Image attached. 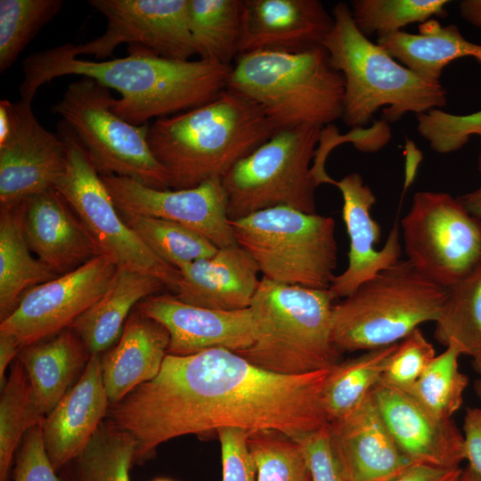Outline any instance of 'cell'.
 I'll list each match as a JSON object with an SVG mask.
<instances>
[{
    "instance_id": "34",
    "label": "cell",
    "mask_w": 481,
    "mask_h": 481,
    "mask_svg": "<svg viewBox=\"0 0 481 481\" xmlns=\"http://www.w3.org/2000/svg\"><path fill=\"white\" fill-rule=\"evenodd\" d=\"M1 390L0 481H8L12 458L21 438L45 416L35 400L27 372L18 359Z\"/></svg>"
},
{
    "instance_id": "21",
    "label": "cell",
    "mask_w": 481,
    "mask_h": 481,
    "mask_svg": "<svg viewBox=\"0 0 481 481\" xmlns=\"http://www.w3.org/2000/svg\"><path fill=\"white\" fill-rule=\"evenodd\" d=\"M343 199L342 217L349 237L348 265L335 275L329 290L336 298H345L361 284L400 260L402 246L397 224L390 230L385 245L376 249L380 239L379 224L371 216L376 197L356 172L336 181Z\"/></svg>"
},
{
    "instance_id": "37",
    "label": "cell",
    "mask_w": 481,
    "mask_h": 481,
    "mask_svg": "<svg viewBox=\"0 0 481 481\" xmlns=\"http://www.w3.org/2000/svg\"><path fill=\"white\" fill-rule=\"evenodd\" d=\"M447 0H355L351 4L353 21L366 37L378 38L400 31L413 23L447 15Z\"/></svg>"
},
{
    "instance_id": "33",
    "label": "cell",
    "mask_w": 481,
    "mask_h": 481,
    "mask_svg": "<svg viewBox=\"0 0 481 481\" xmlns=\"http://www.w3.org/2000/svg\"><path fill=\"white\" fill-rule=\"evenodd\" d=\"M435 323L438 343L454 345L473 359L481 356V264L448 289Z\"/></svg>"
},
{
    "instance_id": "28",
    "label": "cell",
    "mask_w": 481,
    "mask_h": 481,
    "mask_svg": "<svg viewBox=\"0 0 481 481\" xmlns=\"http://www.w3.org/2000/svg\"><path fill=\"white\" fill-rule=\"evenodd\" d=\"M418 34L397 31L377 44L420 78L440 84L444 67L459 58L473 57L481 63V45L466 39L455 24L442 26L430 19L419 24Z\"/></svg>"
},
{
    "instance_id": "5",
    "label": "cell",
    "mask_w": 481,
    "mask_h": 481,
    "mask_svg": "<svg viewBox=\"0 0 481 481\" xmlns=\"http://www.w3.org/2000/svg\"><path fill=\"white\" fill-rule=\"evenodd\" d=\"M332 16L333 28L322 45L330 65L344 77L341 119L346 126L363 128L383 106L382 119L387 122H395L408 112L420 114L445 106L446 90L441 83L420 78L364 37L346 4L338 3Z\"/></svg>"
},
{
    "instance_id": "22",
    "label": "cell",
    "mask_w": 481,
    "mask_h": 481,
    "mask_svg": "<svg viewBox=\"0 0 481 481\" xmlns=\"http://www.w3.org/2000/svg\"><path fill=\"white\" fill-rule=\"evenodd\" d=\"M110 405L102 354L93 355L76 384L41 422L45 449L57 473L85 449Z\"/></svg>"
},
{
    "instance_id": "8",
    "label": "cell",
    "mask_w": 481,
    "mask_h": 481,
    "mask_svg": "<svg viewBox=\"0 0 481 481\" xmlns=\"http://www.w3.org/2000/svg\"><path fill=\"white\" fill-rule=\"evenodd\" d=\"M237 244L272 281L327 289L335 275V220L289 207L260 210L230 220Z\"/></svg>"
},
{
    "instance_id": "3",
    "label": "cell",
    "mask_w": 481,
    "mask_h": 481,
    "mask_svg": "<svg viewBox=\"0 0 481 481\" xmlns=\"http://www.w3.org/2000/svg\"><path fill=\"white\" fill-rule=\"evenodd\" d=\"M275 132L255 102L226 88L208 103L156 119L148 143L169 188L183 190L223 178Z\"/></svg>"
},
{
    "instance_id": "15",
    "label": "cell",
    "mask_w": 481,
    "mask_h": 481,
    "mask_svg": "<svg viewBox=\"0 0 481 481\" xmlns=\"http://www.w3.org/2000/svg\"><path fill=\"white\" fill-rule=\"evenodd\" d=\"M118 211L173 221L193 229L217 248L237 244L227 215L222 178L183 190H158L117 175L101 176Z\"/></svg>"
},
{
    "instance_id": "38",
    "label": "cell",
    "mask_w": 481,
    "mask_h": 481,
    "mask_svg": "<svg viewBox=\"0 0 481 481\" xmlns=\"http://www.w3.org/2000/svg\"><path fill=\"white\" fill-rule=\"evenodd\" d=\"M61 0H0V72L6 71L39 30L61 10Z\"/></svg>"
},
{
    "instance_id": "35",
    "label": "cell",
    "mask_w": 481,
    "mask_h": 481,
    "mask_svg": "<svg viewBox=\"0 0 481 481\" xmlns=\"http://www.w3.org/2000/svg\"><path fill=\"white\" fill-rule=\"evenodd\" d=\"M124 222L162 261L179 270L216 254L218 248L205 236L181 224L119 211Z\"/></svg>"
},
{
    "instance_id": "11",
    "label": "cell",
    "mask_w": 481,
    "mask_h": 481,
    "mask_svg": "<svg viewBox=\"0 0 481 481\" xmlns=\"http://www.w3.org/2000/svg\"><path fill=\"white\" fill-rule=\"evenodd\" d=\"M57 135L65 143L67 166L55 189L65 198L90 235L118 268L152 275L176 290L177 269L159 258L124 222L85 148L63 121Z\"/></svg>"
},
{
    "instance_id": "46",
    "label": "cell",
    "mask_w": 481,
    "mask_h": 481,
    "mask_svg": "<svg viewBox=\"0 0 481 481\" xmlns=\"http://www.w3.org/2000/svg\"><path fill=\"white\" fill-rule=\"evenodd\" d=\"M461 468L444 469L424 464H413L393 481H456Z\"/></svg>"
},
{
    "instance_id": "27",
    "label": "cell",
    "mask_w": 481,
    "mask_h": 481,
    "mask_svg": "<svg viewBox=\"0 0 481 481\" xmlns=\"http://www.w3.org/2000/svg\"><path fill=\"white\" fill-rule=\"evenodd\" d=\"M91 355L73 329L20 347L17 359L30 381L35 400L46 416L69 389Z\"/></svg>"
},
{
    "instance_id": "49",
    "label": "cell",
    "mask_w": 481,
    "mask_h": 481,
    "mask_svg": "<svg viewBox=\"0 0 481 481\" xmlns=\"http://www.w3.org/2000/svg\"><path fill=\"white\" fill-rule=\"evenodd\" d=\"M459 8L462 19L481 29V0H463Z\"/></svg>"
},
{
    "instance_id": "13",
    "label": "cell",
    "mask_w": 481,
    "mask_h": 481,
    "mask_svg": "<svg viewBox=\"0 0 481 481\" xmlns=\"http://www.w3.org/2000/svg\"><path fill=\"white\" fill-rule=\"evenodd\" d=\"M107 20L105 32L80 45L67 43L76 56L104 61L121 44L146 47L157 54L187 61L197 55L188 24V0H90Z\"/></svg>"
},
{
    "instance_id": "4",
    "label": "cell",
    "mask_w": 481,
    "mask_h": 481,
    "mask_svg": "<svg viewBox=\"0 0 481 481\" xmlns=\"http://www.w3.org/2000/svg\"><path fill=\"white\" fill-rule=\"evenodd\" d=\"M227 89L255 102L275 131L323 128L342 118L345 81L322 45L301 52L239 54Z\"/></svg>"
},
{
    "instance_id": "39",
    "label": "cell",
    "mask_w": 481,
    "mask_h": 481,
    "mask_svg": "<svg viewBox=\"0 0 481 481\" xmlns=\"http://www.w3.org/2000/svg\"><path fill=\"white\" fill-rule=\"evenodd\" d=\"M257 481H312L300 445L285 434L261 430L249 435Z\"/></svg>"
},
{
    "instance_id": "6",
    "label": "cell",
    "mask_w": 481,
    "mask_h": 481,
    "mask_svg": "<svg viewBox=\"0 0 481 481\" xmlns=\"http://www.w3.org/2000/svg\"><path fill=\"white\" fill-rule=\"evenodd\" d=\"M333 300L329 289L262 277L249 307L255 340L235 353L257 367L283 375L331 368L342 355L332 340Z\"/></svg>"
},
{
    "instance_id": "7",
    "label": "cell",
    "mask_w": 481,
    "mask_h": 481,
    "mask_svg": "<svg viewBox=\"0 0 481 481\" xmlns=\"http://www.w3.org/2000/svg\"><path fill=\"white\" fill-rule=\"evenodd\" d=\"M447 293L409 260H398L333 306L332 340L341 353L399 343L436 321Z\"/></svg>"
},
{
    "instance_id": "45",
    "label": "cell",
    "mask_w": 481,
    "mask_h": 481,
    "mask_svg": "<svg viewBox=\"0 0 481 481\" xmlns=\"http://www.w3.org/2000/svg\"><path fill=\"white\" fill-rule=\"evenodd\" d=\"M465 461L474 472L481 476V409L467 408L463 420Z\"/></svg>"
},
{
    "instance_id": "32",
    "label": "cell",
    "mask_w": 481,
    "mask_h": 481,
    "mask_svg": "<svg viewBox=\"0 0 481 481\" xmlns=\"http://www.w3.org/2000/svg\"><path fill=\"white\" fill-rule=\"evenodd\" d=\"M397 344L364 351L329 369L322 391L328 422L347 413L371 393L381 380Z\"/></svg>"
},
{
    "instance_id": "20",
    "label": "cell",
    "mask_w": 481,
    "mask_h": 481,
    "mask_svg": "<svg viewBox=\"0 0 481 481\" xmlns=\"http://www.w3.org/2000/svg\"><path fill=\"white\" fill-rule=\"evenodd\" d=\"M333 25L319 0H242L238 55L322 45Z\"/></svg>"
},
{
    "instance_id": "10",
    "label": "cell",
    "mask_w": 481,
    "mask_h": 481,
    "mask_svg": "<svg viewBox=\"0 0 481 481\" xmlns=\"http://www.w3.org/2000/svg\"><path fill=\"white\" fill-rule=\"evenodd\" d=\"M110 89L82 77L70 83L52 112L62 118L101 176L127 177L148 187L170 189L167 174L149 143L150 125L135 126L112 110Z\"/></svg>"
},
{
    "instance_id": "41",
    "label": "cell",
    "mask_w": 481,
    "mask_h": 481,
    "mask_svg": "<svg viewBox=\"0 0 481 481\" xmlns=\"http://www.w3.org/2000/svg\"><path fill=\"white\" fill-rule=\"evenodd\" d=\"M435 356L432 344L417 328L397 344L380 381L406 390L420 378Z\"/></svg>"
},
{
    "instance_id": "26",
    "label": "cell",
    "mask_w": 481,
    "mask_h": 481,
    "mask_svg": "<svg viewBox=\"0 0 481 481\" xmlns=\"http://www.w3.org/2000/svg\"><path fill=\"white\" fill-rule=\"evenodd\" d=\"M165 288L152 275L118 268L105 293L70 328L91 355L102 354L117 343L133 308Z\"/></svg>"
},
{
    "instance_id": "24",
    "label": "cell",
    "mask_w": 481,
    "mask_h": 481,
    "mask_svg": "<svg viewBox=\"0 0 481 481\" xmlns=\"http://www.w3.org/2000/svg\"><path fill=\"white\" fill-rule=\"evenodd\" d=\"M175 292L192 306L235 311L250 307L260 283L259 269L238 244L218 248L215 255L182 266Z\"/></svg>"
},
{
    "instance_id": "42",
    "label": "cell",
    "mask_w": 481,
    "mask_h": 481,
    "mask_svg": "<svg viewBox=\"0 0 481 481\" xmlns=\"http://www.w3.org/2000/svg\"><path fill=\"white\" fill-rule=\"evenodd\" d=\"M216 433L221 447L222 481H257L248 446L249 433L237 428H221Z\"/></svg>"
},
{
    "instance_id": "44",
    "label": "cell",
    "mask_w": 481,
    "mask_h": 481,
    "mask_svg": "<svg viewBox=\"0 0 481 481\" xmlns=\"http://www.w3.org/2000/svg\"><path fill=\"white\" fill-rule=\"evenodd\" d=\"M293 440L301 447L312 481H346L331 447L328 425Z\"/></svg>"
},
{
    "instance_id": "50",
    "label": "cell",
    "mask_w": 481,
    "mask_h": 481,
    "mask_svg": "<svg viewBox=\"0 0 481 481\" xmlns=\"http://www.w3.org/2000/svg\"><path fill=\"white\" fill-rule=\"evenodd\" d=\"M456 481H481V476L474 472L469 467L461 469Z\"/></svg>"
},
{
    "instance_id": "23",
    "label": "cell",
    "mask_w": 481,
    "mask_h": 481,
    "mask_svg": "<svg viewBox=\"0 0 481 481\" xmlns=\"http://www.w3.org/2000/svg\"><path fill=\"white\" fill-rule=\"evenodd\" d=\"M23 226L31 251L58 275L104 255L56 189L25 200Z\"/></svg>"
},
{
    "instance_id": "31",
    "label": "cell",
    "mask_w": 481,
    "mask_h": 481,
    "mask_svg": "<svg viewBox=\"0 0 481 481\" xmlns=\"http://www.w3.org/2000/svg\"><path fill=\"white\" fill-rule=\"evenodd\" d=\"M242 0H188V24L200 59L231 66L238 56Z\"/></svg>"
},
{
    "instance_id": "43",
    "label": "cell",
    "mask_w": 481,
    "mask_h": 481,
    "mask_svg": "<svg viewBox=\"0 0 481 481\" xmlns=\"http://www.w3.org/2000/svg\"><path fill=\"white\" fill-rule=\"evenodd\" d=\"M13 472V481H62L46 454L41 423L26 433Z\"/></svg>"
},
{
    "instance_id": "2",
    "label": "cell",
    "mask_w": 481,
    "mask_h": 481,
    "mask_svg": "<svg viewBox=\"0 0 481 481\" xmlns=\"http://www.w3.org/2000/svg\"><path fill=\"white\" fill-rule=\"evenodd\" d=\"M128 55L110 61H88L72 53L67 43L29 55L22 62L20 100L32 102L37 90L51 80L77 75L118 91L112 110L130 124L175 115L215 100L224 89L232 65L199 59L174 60L130 45Z\"/></svg>"
},
{
    "instance_id": "17",
    "label": "cell",
    "mask_w": 481,
    "mask_h": 481,
    "mask_svg": "<svg viewBox=\"0 0 481 481\" xmlns=\"http://www.w3.org/2000/svg\"><path fill=\"white\" fill-rule=\"evenodd\" d=\"M135 308L167 329V355H189L210 348L238 352L251 346L256 338L249 308L210 309L186 304L169 294L150 296Z\"/></svg>"
},
{
    "instance_id": "52",
    "label": "cell",
    "mask_w": 481,
    "mask_h": 481,
    "mask_svg": "<svg viewBox=\"0 0 481 481\" xmlns=\"http://www.w3.org/2000/svg\"><path fill=\"white\" fill-rule=\"evenodd\" d=\"M152 481H174L172 479H169V478H166V477H158Z\"/></svg>"
},
{
    "instance_id": "18",
    "label": "cell",
    "mask_w": 481,
    "mask_h": 481,
    "mask_svg": "<svg viewBox=\"0 0 481 481\" xmlns=\"http://www.w3.org/2000/svg\"><path fill=\"white\" fill-rule=\"evenodd\" d=\"M328 427L331 447L346 481H393L415 464L393 439L372 390Z\"/></svg>"
},
{
    "instance_id": "51",
    "label": "cell",
    "mask_w": 481,
    "mask_h": 481,
    "mask_svg": "<svg viewBox=\"0 0 481 481\" xmlns=\"http://www.w3.org/2000/svg\"><path fill=\"white\" fill-rule=\"evenodd\" d=\"M473 364L476 371L478 374V379L476 381L475 385L476 393L481 401V356L473 359Z\"/></svg>"
},
{
    "instance_id": "9",
    "label": "cell",
    "mask_w": 481,
    "mask_h": 481,
    "mask_svg": "<svg viewBox=\"0 0 481 481\" xmlns=\"http://www.w3.org/2000/svg\"><path fill=\"white\" fill-rule=\"evenodd\" d=\"M322 129L303 126L275 132L223 176L228 218L275 207L316 214L312 165Z\"/></svg>"
},
{
    "instance_id": "48",
    "label": "cell",
    "mask_w": 481,
    "mask_h": 481,
    "mask_svg": "<svg viewBox=\"0 0 481 481\" xmlns=\"http://www.w3.org/2000/svg\"><path fill=\"white\" fill-rule=\"evenodd\" d=\"M478 164L479 170L481 171V140ZM457 199L473 216L481 222V185L477 189L461 195Z\"/></svg>"
},
{
    "instance_id": "29",
    "label": "cell",
    "mask_w": 481,
    "mask_h": 481,
    "mask_svg": "<svg viewBox=\"0 0 481 481\" xmlns=\"http://www.w3.org/2000/svg\"><path fill=\"white\" fill-rule=\"evenodd\" d=\"M25 200L0 205V320L11 315L23 295L59 276L32 255L24 226Z\"/></svg>"
},
{
    "instance_id": "14",
    "label": "cell",
    "mask_w": 481,
    "mask_h": 481,
    "mask_svg": "<svg viewBox=\"0 0 481 481\" xmlns=\"http://www.w3.org/2000/svg\"><path fill=\"white\" fill-rule=\"evenodd\" d=\"M117 269L110 257L102 255L33 287L0 322V333L13 336L22 347L69 328L105 293Z\"/></svg>"
},
{
    "instance_id": "19",
    "label": "cell",
    "mask_w": 481,
    "mask_h": 481,
    "mask_svg": "<svg viewBox=\"0 0 481 481\" xmlns=\"http://www.w3.org/2000/svg\"><path fill=\"white\" fill-rule=\"evenodd\" d=\"M380 415L404 454L415 464L453 469L465 461L463 435L406 391L379 381L372 389Z\"/></svg>"
},
{
    "instance_id": "47",
    "label": "cell",
    "mask_w": 481,
    "mask_h": 481,
    "mask_svg": "<svg viewBox=\"0 0 481 481\" xmlns=\"http://www.w3.org/2000/svg\"><path fill=\"white\" fill-rule=\"evenodd\" d=\"M21 346L12 335L0 333V386H4L6 379L5 371L9 363L17 357Z\"/></svg>"
},
{
    "instance_id": "36",
    "label": "cell",
    "mask_w": 481,
    "mask_h": 481,
    "mask_svg": "<svg viewBox=\"0 0 481 481\" xmlns=\"http://www.w3.org/2000/svg\"><path fill=\"white\" fill-rule=\"evenodd\" d=\"M445 347L431 360L414 384L404 391L436 416L452 419L463 403L469 379L459 368V348L454 345Z\"/></svg>"
},
{
    "instance_id": "40",
    "label": "cell",
    "mask_w": 481,
    "mask_h": 481,
    "mask_svg": "<svg viewBox=\"0 0 481 481\" xmlns=\"http://www.w3.org/2000/svg\"><path fill=\"white\" fill-rule=\"evenodd\" d=\"M419 134L432 150L449 153L463 147L469 136L481 137V110L469 115H452L438 109L417 114Z\"/></svg>"
},
{
    "instance_id": "1",
    "label": "cell",
    "mask_w": 481,
    "mask_h": 481,
    "mask_svg": "<svg viewBox=\"0 0 481 481\" xmlns=\"http://www.w3.org/2000/svg\"><path fill=\"white\" fill-rule=\"evenodd\" d=\"M328 371L278 374L225 348L167 354L159 374L110 404L108 415L135 438V462L173 438L224 428L296 439L329 423L322 403Z\"/></svg>"
},
{
    "instance_id": "16",
    "label": "cell",
    "mask_w": 481,
    "mask_h": 481,
    "mask_svg": "<svg viewBox=\"0 0 481 481\" xmlns=\"http://www.w3.org/2000/svg\"><path fill=\"white\" fill-rule=\"evenodd\" d=\"M12 123L0 142V205L55 189L67 166L65 143L37 119L32 102L12 104Z\"/></svg>"
},
{
    "instance_id": "25",
    "label": "cell",
    "mask_w": 481,
    "mask_h": 481,
    "mask_svg": "<svg viewBox=\"0 0 481 481\" xmlns=\"http://www.w3.org/2000/svg\"><path fill=\"white\" fill-rule=\"evenodd\" d=\"M168 344L167 329L135 307L117 343L102 355V379L110 404L159 374Z\"/></svg>"
},
{
    "instance_id": "12",
    "label": "cell",
    "mask_w": 481,
    "mask_h": 481,
    "mask_svg": "<svg viewBox=\"0 0 481 481\" xmlns=\"http://www.w3.org/2000/svg\"><path fill=\"white\" fill-rule=\"evenodd\" d=\"M401 224L407 260L446 289L481 264V222L446 192H416Z\"/></svg>"
},
{
    "instance_id": "30",
    "label": "cell",
    "mask_w": 481,
    "mask_h": 481,
    "mask_svg": "<svg viewBox=\"0 0 481 481\" xmlns=\"http://www.w3.org/2000/svg\"><path fill=\"white\" fill-rule=\"evenodd\" d=\"M135 450V438L107 419L59 475L62 481H130Z\"/></svg>"
}]
</instances>
